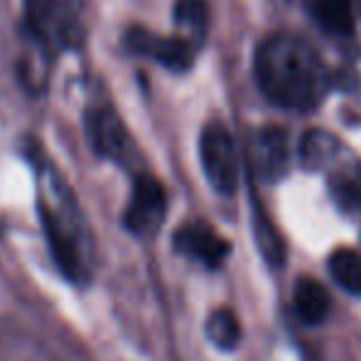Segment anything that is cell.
Masks as SVG:
<instances>
[{
    "instance_id": "obj_1",
    "label": "cell",
    "mask_w": 361,
    "mask_h": 361,
    "mask_svg": "<svg viewBox=\"0 0 361 361\" xmlns=\"http://www.w3.org/2000/svg\"><path fill=\"white\" fill-rule=\"evenodd\" d=\"M253 72L263 96L288 111H312L324 101L329 74L317 49L295 35H271L256 49Z\"/></svg>"
},
{
    "instance_id": "obj_2",
    "label": "cell",
    "mask_w": 361,
    "mask_h": 361,
    "mask_svg": "<svg viewBox=\"0 0 361 361\" xmlns=\"http://www.w3.org/2000/svg\"><path fill=\"white\" fill-rule=\"evenodd\" d=\"M23 30L37 44L39 57L52 59L57 52L76 49L84 42L79 0H23Z\"/></svg>"
},
{
    "instance_id": "obj_3",
    "label": "cell",
    "mask_w": 361,
    "mask_h": 361,
    "mask_svg": "<svg viewBox=\"0 0 361 361\" xmlns=\"http://www.w3.org/2000/svg\"><path fill=\"white\" fill-rule=\"evenodd\" d=\"M200 160L207 182L214 192L231 197L238 187V152L228 128L221 121H209L200 135Z\"/></svg>"
},
{
    "instance_id": "obj_4",
    "label": "cell",
    "mask_w": 361,
    "mask_h": 361,
    "mask_svg": "<svg viewBox=\"0 0 361 361\" xmlns=\"http://www.w3.org/2000/svg\"><path fill=\"white\" fill-rule=\"evenodd\" d=\"M84 128L86 138L99 157L126 165L128 157L133 155V140L128 135V128L111 104L91 106L84 116Z\"/></svg>"
},
{
    "instance_id": "obj_5",
    "label": "cell",
    "mask_w": 361,
    "mask_h": 361,
    "mask_svg": "<svg viewBox=\"0 0 361 361\" xmlns=\"http://www.w3.org/2000/svg\"><path fill=\"white\" fill-rule=\"evenodd\" d=\"M123 49L135 57H145L162 64L172 72H187L195 64V52L190 42L182 37H162L143 25H133L123 32Z\"/></svg>"
},
{
    "instance_id": "obj_6",
    "label": "cell",
    "mask_w": 361,
    "mask_h": 361,
    "mask_svg": "<svg viewBox=\"0 0 361 361\" xmlns=\"http://www.w3.org/2000/svg\"><path fill=\"white\" fill-rule=\"evenodd\" d=\"M167 212V195L160 180L152 175H138L133 192L123 212V226L135 236H150L157 231Z\"/></svg>"
},
{
    "instance_id": "obj_7",
    "label": "cell",
    "mask_w": 361,
    "mask_h": 361,
    "mask_svg": "<svg viewBox=\"0 0 361 361\" xmlns=\"http://www.w3.org/2000/svg\"><path fill=\"white\" fill-rule=\"evenodd\" d=\"M172 243H175L177 253L202 263L204 268H221L226 256L231 253V243L224 236H219L204 221L182 224L172 236Z\"/></svg>"
},
{
    "instance_id": "obj_8",
    "label": "cell",
    "mask_w": 361,
    "mask_h": 361,
    "mask_svg": "<svg viewBox=\"0 0 361 361\" xmlns=\"http://www.w3.org/2000/svg\"><path fill=\"white\" fill-rule=\"evenodd\" d=\"M251 167L261 180L278 182L288 172V133L281 126H263L251 135Z\"/></svg>"
},
{
    "instance_id": "obj_9",
    "label": "cell",
    "mask_w": 361,
    "mask_h": 361,
    "mask_svg": "<svg viewBox=\"0 0 361 361\" xmlns=\"http://www.w3.org/2000/svg\"><path fill=\"white\" fill-rule=\"evenodd\" d=\"M39 224H42L49 253H52L59 273L72 283L84 281V261H81L79 253H76L72 236H69L67 228H64L62 219L54 214L44 202H39Z\"/></svg>"
},
{
    "instance_id": "obj_10",
    "label": "cell",
    "mask_w": 361,
    "mask_h": 361,
    "mask_svg": "<svg viewBox=\"0 0 361 361\" xmlns=\"http://www.w3.org/2000/svg\"><path fill=\"white\" fill-rule=\"evenodd\" d=\"M305 10L322 32L332 37H352L354 5L352 0H305Z\"/></svg>"
},
{
    "instance_id": "obj_11",
    "label": "cell",
    "mask_w": 361,
    "mask_h": 361,
    "mask_svg": "<svg viewBox=\"0 0 361 361\" xmlns=\"http://www.w3.org/2000/svg\"><path fill=\"white\" fill-rule=\"evenodd\" d=\"M293 302H295V312L302 319L305 324H319L327 319L329 314V293L314 278H300L295 283V293H293Z\"/></svg>"
},
{
    "instance_id": "obj_12",
    "label": "cell",
    "mask_w": 361,
    "mask_h": 361,
    "mask_svg": "<svg viewBox=\"0 0 361 361\" xmlns=\"http://www.w3.org/2000/svg\"><path fill=\"white\" fill-rule=\"evenodd\" d=\"M175 25L180 30L177 37L200 49L209 32V5L207 0H175Z\"/></svg>"
},
{
    "instance_id": "obj_13",
    "label": "cell",
    "mask_w": 361,
    "mask_h": 361,
    "mask_svg": "<svg viewBox=\"0 0 361 361\" xmlns=\"http://www.w3.org/2000/svg\"><path fill=\"white\" fill-rule=\"evenodd\" d=\"M253 236H256V246H258V251H261L263 261L271 268H281L288 256L286 241H283L278 226L271 221V216L258 204V200L253 202Z\"/></svg>"
},
{
    "instance_id": "obj_14",
    "label": "cell",
    "mask_w": 361,
    "mask_h": 361,
    "mask_svg": "<svg viewBox=\"0 0 361 361\" xmlns=\"http://www.w3.org/2000/svg\"><path fill=\"white\" fill-rule=\"evenodd\" d=\"M329 190L344 209H361V160L339 165L329 177Z\"/></svg>"
},
{
    "instance_id": "obj_15",
    "label": "cell",
    "mask_w": 361,
    "mask_h": 361,
    "mask_svg": "<svg viewBox=\"0 0 361 361\" xmlns=\"http://www.w3.org/2000/svg\"><path fill=\"white\" fill-rule=\"evenodd\" d=\"M342 152V145L334 138L332 133H324V130H310L305 133L302 143H300V157H302V165L310 170H322L329 162H334Z\"/></svg>"
},
{
    "instance_id": "obj_16",
    "label": "cell",
    "mask_w": 361,
    "mask_h": 361,
    "mask_svg": "<svg viewBox=\"0 0 361 361\" xmlns=\"http://www.w3.org/2000/svg\"><path fill=\"white\" fill-rule=\"evenodd\" d=\"M207 337L221 352H231L241 342V324L231 310H214L207 319Z\"/></svg>"
},
{
    "instance_id": "obj_17",
    "label": "cell",
    "mask_w": 361,
    "mask_h": 361,
    "mask_svg": "<svg viewBox=\"0 0 361 361\" xmlns=\"http://www.w3.org/2000/svg\"><path fill=\"white\" fill-rule=\"evenodd\" d=\"M329 273L344 290L361 295V253L354 248H337L329 256Z\"/></svg>"
}]
</instances>
